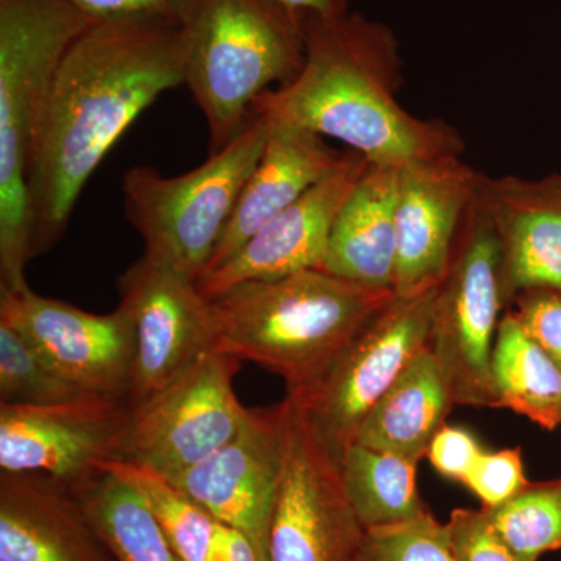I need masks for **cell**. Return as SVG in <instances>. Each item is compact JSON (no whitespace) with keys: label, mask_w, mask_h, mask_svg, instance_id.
Wrapping results in <instances>:
<instances>
[{"label":"cell","mask_w":561,"mask_h":561,"mask_svg":"<svg viewBox=\"0 0 561 561\" xmlns=\"http://www.w3.org/2000/svg\"><path fill=\"white\" fill-rule=\"evenodd\" d=\"M280 404L250 409L241 430L201 463L171 476L224 526L241 531L268 561V531L283 474Z\"/></svg>","instance_id":"14"},{"label":"cell","mask_w":561,"mask_h":561,"mask_svg":"<svg viewBox=\"0 0 561 561\" xmlns=\"http://www.w3.org/2000/svg\"><path fill=\"white\" fill-rule=\"evenodd\" d=\"M241 360L213 350L180 378L131 408L122 459L171 476L201 463L241 430L250 409L234 391Z\"/></svg>","instance_id":"10"},{"label":"cell","mask_w":561,"mask_h":561,"mask_svg":"<svg viewBox=\"0 0 561 561\" xmlns=\"http://www.w3.org/2000/svg\"><path fill=\"white\" fill-rule=\"evenodd\" d=\"M184 60L186 27L157 18L94 22L69 47L33 153V256L60 241L88 180L139 114L184 84Z\"/></svg>","instance_id":"1"},{"label":"cell","mask_w":561,"mask_h":561,"mask_svg":"<svg viewBox=\"0 0 561 561\" xmlns=\"http://www.w3.org/2000/svg\"><path fill=\"white\" fill-rule=\"evenodd\" d=\"M94 397L61 375L13 328L0 323V404L54 405Z\"/></svg>","instance_id":"27"},{"label":"cell","mask_w":561,"mask_h":561,"mask_svg":"<svg viewBox=\"0 0 561 561\" xmlns=\"http://www.w3.org/2000/svg\"><path fill=\"white\" fill-rule=\"evenodd\" d=\"M301 69L283 87L265 92L254 113L290 122L341 140L371 164L402 165L460 157L453 128L402 108L401 55L394 33L360 13L339 20H306Z\"/></svg>","instance_id":"2"},{"label":"cell","mask_w":561,"mask_h":561,"mask_svg":"<svg viewBox=\"0 0 561 561\" xmlns=\"http://www.w3.org/2000/svg\"><path fill=\"white\" fill-rule=\"evenodd\" d=\"M92 22L157 18L186 25L201 0H68Z\"/></svg>","instance_id":"32"},{"label":"cell","mask_w":561,"mask_h":561,"mask_svg":"<svg viewBox=\"0 0 561 561\" xmlns=\"http://www.w3.org/2000/svg\"><path fill=\"white\" fill-rule=\"evenodd\" d=\"M529 483L519 448L483 451L463 481V485L481 500L483 508L500 507L522 493Z\"/></svg>","instance_id":"29"},{"label":"cell","mask_w":561,"mask_h":561,"mask_svg":"<svg viewBox=\"0 0 561 561\" xmlns=\"http://www.w3.org/2000/svg\"><path fill=\"white\" fill-rule=\"evenodd\" d=\"M457 561H519L494 529L485 508H456L445 524Z\"/></svg>","instance_id":"30"},{"label":"cell","mask_w":561,"mask_h":561,"mask_svg":"<svg viewBox=\"0 0 561 561\" xmlns=\"http://www.w3.org/2000/svg\"><path fill=\"white\" fill-rule=\"evenodd\" d=\"M0 323L13 328L70 382L94 397L127 400L133 334L127 313H92L36 294L0 289Z\"/></svg>","instance_id":"13"},{"label":"cell","mask_w":561,"mask_h":561,"mask_svg":"<svg viewBox=\"0 0 561 561\" xmlns=\"http://www.w3.org/2000/svg\"><path fill=\"white\" fill-rule=\"evenodd\" d=\"M438 286L394 295L309 389L287 393L337 463L373 405L430 343Z\"/></svg>","instance_id":"8"},{"label":"cell","mask_w":561,"mask_h":561,"mask_svg":"<svg viewBox=\"0 0 561 561\" xmlns=\"http://www.w3.org/2000/svg\"><path fill=\"white\" fill-rule=\"evenodd\" d=\"M302 20L332 21L350 13V0H271Z\"/></svg>","instance_id":"35"},{"label":"cell","mask_w":561,"mask_h":561,"mask_svg":"<svg viewBox=\"0 0 561 561\" xmlns=\"http://www.w3.org/2000/svg\"><path fill=\"white\" fill-rule=\"evenodd\" d=\"M393 298V290L320 268L241 284L209 298L216 350L261 365L286 381L287 393H301Z\"/></svg>","instance_id":"3"},{"label":"cell","mask_w":561,"mask_h":561,"mask_svg":"<svg viewBox=\"0 0 561 561\" xmlns=\"http://www.w3.org/2000/svg\"><path fill=\"white\" fill-rule=\"evenodd\" d=\"M504 302L500 236L476 195L438 286L427 343L454 404L496 408L491 359Z\"/></svg>","instance_id":"7"},{"label":"cell","mask_w":561,"mask_h":561,"mask_svg":"<svg viewBox=\"0 0 561 561\" xmlns=\"http://www.w3.org/2000/svg\"><path fill=\"white\" fill-rule=\"evenodd\" d=\"M103 471L139 491L181 561H206L219 523L161 472L133 460H114Z\"/></svg>","instance_id":"25"},{"label":"cell","mask_w":561,"mask_h":561,"mask_svg":"<svg viewBox=\"0 0 561 561\" xmlns=\"http://www.w3.org/2000/svg\"><path fill=\"white\" fill-rule=\"evenodd\" d=\"M398 187L400 168L367 165L335 219L320 271L362 286L393 290Z\"/></svg>","instance_id":"20"},{"label":"cell","mask_w":561,"mask_h":561,"mask_svg":"<svg viewBox=\"0 0 561 561\" xmlns=\"http://www.w3.org/2000/svg\"><path fill=\"white\" fill-rule=\"evenodd\" d=\"M485 511L519 561H538L561 549V478L529 483L511 501Z\"/></svg>","instance_id":"26"},{"label":"cell","mask_w":561,"mask_h":561,"mask_svg":"<svg viewBox=\"0 0 561 561\" xmlns=\"http://www.w3.org/2000/svg\"><path fill=\"white\" fill-rule=\"evenodd\" d=\"M280 411L283 474L268 531V561H356L365 529L346 497L337 461L290 394Z\"/></svg>","instance_id":"9"},{"label":"cell","mask_w":561,"mask_h":561,"mask_svg":"<svg viewBox=\"0 0 561 561\" xmlns=\"http://www.w3.org/2000/svg\"><path fill=\"white\" fill-rule=\"evenodd\" d=\"M482 453L471 432L443 426L432 438L426 457L442 476L463 483Z\"/></svg>","instance_id":"33"},{"label":"cell","mask_w":561,"mask_h":561,"mask_svg":"<svg viewBox=\"0 0 561 561\" xmlns=\"http://www.w3.org/2000/svg\"><path fill=\"white\" fill-rule=\"evenodd\" d=\"M265 117L268 125L264 150L243 186L205 276L230 261L268 221L331 172L345 154L332 150L317 133Z\"/></svg>","instance_id":"19"},{"label":"cell","mask_w":561,"mask_h":561,"mask_svg":"<svg viewBox=\"0 0 561 561\" xmlns=\"http://www.w3.org/2000/svg\"><path fill=\"white\" fill-rule=\"evenodd\" d=\"M416 465L360 443L346 449L339 463L343 489L365 530L415 522L430 513L416 490Z\"/></svg>","instance_id":"24"},{"label":"cell","mask_w":561,"mask_h":561,"mask_svg":"<svg viewBox=\"0 0 561 561\" xmlns=\"http://www.w3.org/2000/svg\"><path fill=\"white\" fill-rule=\"evenodd\" d=\"M131 405L90 397L54 405L0 404V470L43 472L77 489L122 459Z\"/></svg>","instance_id":"12"},{"label":"cell","mask_w":561,"mask_h":561,"mask_svg":"<svg viewBox=\"0 0 561 561\" xmlns=\"http://www.w3.org/2000/svg\"><path fill=\"white\" fill-rule=\"evenodd\" d=\"M513 316L561 368V291L529 289L513 298Z\"/></svg>","instance_id":"31"},{"label":"cell","mask_w":561,"mask_h":561,"mask_svg":"<svg viewBox=\"0 0 561 561\" xmlns=\"http://www.w3.org/2000/svg\"><path fill=\"white\" fill-rule=\"evenodd\" d=\"M117 286L119 308L133 334L128 402L138 408L216 350V320L197 280L149 254L144 253Z\"/></svg>","instance_id":"11"},{"label":"cell","mask_w":561,"mask_h":561,"mask_svg":"<svg viewBox=\"0 0 561 561\" xmlns=\"http://www.w3.org/2000/svg\"><path fill=\"white\" fill-rule=\"evenodd\" d=\"M0 561H114L65 483L43 472L0 474Z\"/></svg>","instance_id":"18"},{"label":"cell","mask_w":561,"mask_h":561,"mask_svg":"<svg viewBox=\"0 0 561 561\" xmlns=\"http://www.w3.org/2000/svg\"><path fill=\"white\" fill-rule=\"evenodd\" d=\"M481 173L460 157L434 158L400 168L394 295L437 287L451 264Z\"/></svg>","instance_id":"15"},{"label":"cell","mask_w":561,"mask_h":561,"mask_svg":"<svg viewBox=\"0 0 561 561\" xmlns=\"http://www.w3.org/2000/svg\"><path fill=\"white\" fill-rule=\"evenodd\" d=\"M206 561H262L256 548L241 531L219 523Z\"/></svg>","instance_id":"34"},{"label":"cell","mask_w":561,"mask_h":561,"mask_svg":"<svg viewBox=\"0 0 561 561\" xmlns=\"http://www.w3.org/2000/svg\"><path fill=\"white\" fill-rule=\"evenodd\" d=\"M267 125V117L254 113L238 138L183 175L162 176L144 165L125 172V214L142 238L144 253L198 284L260 161Z\"/></svg>","instance_id":"6"},{"label":"cell","mask_w":561,"mask_h":561,"mask_svg":"<svg viewBox=\"0 0 561 561\" xmlns=\"http://www.w3.org/2000/svg\"><path fill=\"white\" fill-rule=\"evenodd\" d=\"M478 198L500 236L504 300L529 289L561 291V176L481 173Z\"/></svg>","instance_id":"17"},{"label":"cell","mask_w":561,"mask_h":561,"mask_svg":"<svg viewBox=\"0 0 561 561\" xmlns=\"http://www.w3.org/2000/svg\"><path fill=\"white\" fill-rule=\"evenodd\" d=\"M453 404L440 365L426 346L373 405L354 443L420 461Z\"/></svg>","instance_id":"21"},{"label":"cell","mask_w":561,"mask_h":561,"mask_svg":"<svg viewBox=\"0 0 561 561\" xmlns=\"http://www.w3.org/2000/svg\"><path fill=\"white\" fill-rule=\"evenodd\" d=\"M356 561H457L445 524L431 513L411 523L365 530Z\"/></svg>","instance_id":"28"},{"label":"cell","mask_w":561,"mask_h":561,"mask_svg":"<svg viewBox=\"0 0 561 561\" xmlns=\"http://www.w3.org/2000/svg\"><path fill=\"white\" fill-rule=\"evenodd\" d=\"M368 164L357 151L346 150L319 183L268 221L230 261L198 283L205 297L213 298L254 280L320 268L335 219Z\"/></svg>","instance_id":"16"},{"label":"cell","mask_w":561,"mask_h":561,"mask_svg":"<svg viewBox=\"0 0 561 561\" xmlns=\"http://www.w3.org/2000/svg\"><path fill=\"white\" fill-rule=\"evenodd\" d=\"M302 18L271 0H201L186 22L184 84L209 130L210 153L238 138L273 84L283 87L306 54Z\"/></svg>","instance_id":"5"},{"label":"cell","mask_w":561,"mask_h":561,"mask_svg":"<svg viewBox=\"0 0 561 561\" xmlns=\"http://www.w3.org/2000/svg\"><path fill=\"white\" fill-rule=\"evenodd\" d=\"M92 24L68 0H0V289L27 286L39 124L62 57Z\"/></svg>","instance_id":"4"},{"label":"cell","mask_w":561,"mask_h":561,"mask_svg":"<svg viewBox=\"0 0 561 561\" xmlns=\"http://www.w3.org/2000/svg\"><path fill=\"white\" fill-rule=\"evenodd\" d=\"M491 378L496 408L511 409L546 431L561 427V368L512 311L497 327Z\"/></svg>","instance_id":"22"},{"label":"cell","mask_w":561,"mask_h":561,"mask_svg":"<svg viewBox=\"0 0 561 561\" xmlns=\"http://www.w3.org/2000/svg\"><path fill=\"white\" fill-rule=\"evenodd\" d=\"M72 493L114 561H181L149 504L119 476L103 471Z\"/></svg>","instance_id":"23"}]
</instances>
